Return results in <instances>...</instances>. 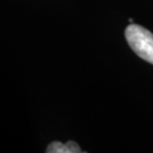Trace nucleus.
<instances>
[{"label":"nucleus","mask_w":153,"mask_h":153,"mask_svg":"<svg viewBox=\"0 0 153 153\" xmlns=\"http://www.w3.org/2000/svg\"><path fill=\"white\" fill-rule=\"evenodd\" d=\"M125 36L131 50L138 57L153 65V34L136 24L128 25Z\"/></svg>","instance_id":"1"},{"label":"nucleus","mask_w":153,"mask_h":153,"mask_svg":"<svg viewBox=\"0 0 153 153\" xmlns=\"http://www.w3.org/2000/svg\"><path fill=\"white\" fill-rule=\"evenodd\" d=\"M48 153H82L79 145L74 141H68L66 143L52 142L48 145L45 150Z\"/></svg>","instance_id":"2"}]
</instances>
